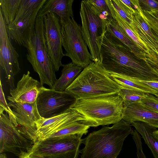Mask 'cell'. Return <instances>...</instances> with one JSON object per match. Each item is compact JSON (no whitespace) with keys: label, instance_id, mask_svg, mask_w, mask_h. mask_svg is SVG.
Here are the masks:
<instances>
[{"label":"cell","instance_id":"obj_1","mask_svg":"<svg viewBox=\"0 0 158 158\" xmlns=\"http://www.w3.org/2000/svg\"><path fill=\"white\" fill-rule=\"evenodd\" d=\"M101 53V65L110 73L141 81H158V73L147 60L137 57L119 40L106 31Z\"/></svg>","mask_w":158,"mask_h":158},{"label":"cell","instance_id":"obj_2","mask_svg":"<svg viewBox=\"0 0 158 158\" xmlns=\"http://www.w3.org/2000/svg\"><path fill=\"white\" fill-rule=\"evenodd\" d=\"M131 124L122 119L111 127L104 126L84 138L81 158H117L126 138L133 130Z\"/></svg>","mask_w":158,"mask_h":158},{"label":"cell","instance_id":"obj_3","mask_svg":"<svg viewBox=\"0 0 158 158\" xmlns=\"http://www.w3.org/2000/svg\"><path fill=\"white\" fill-rule=\"evenodd\" d=\"M70 108L84 118L90 127L114 124L122 119L123 102L118 94L89 98H77Z\"/></svg>","mask_w":158,"mask_h":158},{"label":"cell","instance_id":"obj_4","mask_svg":"<svg viewBox=\"0 0 158 158\" xmlns=\"http://www.w3.org/2000/svg\"><path fill=\"white\" fill-rule=\"evenodd\" d=\"M123 88L101 64L93 61L83 69L65 91L77 98H89L118 94Z\"/></svg>","mask_w":158,"mask_h":158},{"label":"cell","instance_id":"obj_5","mask_svg":"<svg viewBox=\"0 0 158 158\" xmlns=\"http://www.w3.org/2000/svg\"><path fill=\"white\" fill-rule=\"evenodd\" d=\"M23 46L27 50V59L39 74L41 83L52 89L57 79L45 43L44 17H37L33 35Z\"/></svg>","mask_w":158,"mask_h":158},{"label":"cell","instance_id":"obj_6","mask_svg":"<svg viewBox=\"0 0 158 158\" xmlns=\"http://www.w3.org/2000/svg\"><path fill=\"white\" fill-rule=\"evenodd\" d=\"M80 14L82 35L93 61L101 64V47L108 23L88 0L81 1Z\"/></svg>","mask_w":158,"mask_h":158},{"label":"cell","instance_id":"obj_7","mask_svg":"<svg viewBox=\"0 0 158 158\" xmlns=\"http://www.w3.org/2000/svg\"><path fill=\"white\" fill-rule=\"evenodd\" d=\"M83 134L37 140L26 152L27 156L46 158H78Z\"/></svg>","mask_w":158,"mask_h":158},{"label":"cell","instance_id":"obj_8","mask_svg":"<svg viewBox=\"0 0 158 158\" xmlns=\"http://www.w3.org/2000/svg\"><path fill=\"white\" fill-rule=\"evenodd\" d=\"M60 23L65 56L69 57L73 63L85 68L93 61L83 38L81 27L74 18Z\"/></svg>","mask_w":158,"mask_h":158},{"label":"cell","instance_id":"obj_9","mask_svg":"<svg viewBox=\"0 0 158 158\" xmlns=\"http://www.w3.org/2000/svg\"><path fill=\"white\" fill-rule=\"evenodd\" d=\"M77 97L70 93L60 92L43 86L38 94L36 102L40 116L48 119L58 116L70 109Z\"/></svg>","mask_w":158,"mask_h":158},{"label":"cell","instance_id":"obj_10","mask_svg":"<svg viewBox=\"0 0 158 158\" xmlns=\"http://www.w3.org/2000/svg\"><path fill=\"white\" fill-rule=\"evenodd\" d=\"M4 112L0 110V153L9 152L23 158L34 143L20 133Z\"/></svg>","mask_w":158,"mask_h":158},{"label":"cell","instance_id":"obj_11","mask_svg":"<svg viewBox=\"0 0 158 158\" xmlns=\"http://www.w3.org/2000/svg\"><path fill=\"white\" fill-rule=\"evenodd\" d=\"M8 105L16 120L17 128L21 133L34 143L38 139L37 130L43 119L38 112L36 102L32 103L19 102L7 97Z\"/></svg>","mask_w":158,"mask_h":158},{"label":"cell","instance_id":"obj_12","mask_svg":"<svg viewBox=\"0 0 158 158\" xmlns=\"http://www.w3.org/2000/svg\"><path fill=\"white\" fill-rule=\"evenodd\" d=\"M44 33L47 50L56 71L62 66L63 53L61 25L59 16L50 12L44 17Z\"/></svg>","mask_w":158,"mask_h":158},{"label":"cell","instance_id":"obj_13","mask_svg":"<svg viewBox=\"0 0 158 158\" xmlns=\"http://www.w3.org/2000/svg\"><path fill=\"white\" fill-rule=\"evenodd\" d=\"M19 56L8 35L6 25L0 11V67L11 89L15 88L14 77L21 71Z\"/></svg>","mask_w":158,"mask_h":158},{"label":"cell","instance_id":"obj_14","mask_svg":"<svg viewBox=\"0 0 158 158\" xmlns=\"http://www.w3.org/2000/svg\"><path fill=\"white\" fill-rule=\"evenodd\" d=\"M84 119L81 115L70 108L58 116L44 118L37 127L38 140L47 139L65 126L74 122H81Z\"/></svg>","mask_w":158,"mask_h":158},{"label":"cell","instance_id":"obj_15","mask_svg":"<svg viewBox=\"0 0 158 158\" xmlns=\"http://www.w3.org/2000/svg\"><path fill=\"white\" fill-rule=\"evenodd\" d=\"M28 71L17 83L15 88L10 89V96L15 101L21 103H32L36 102L41 89L44 86L30 76Z\"/></svg>","mask_w":158,"mask_h":158},{"label":"cell","instance_id":"obj_16","mask_svg":"<svg viewBox=\"0 0 158 158\" xmlns=\"http://www.w3.org/2000/svg\"><path fill=\"white\" fill-rule=\"evenodd\" d=\"M122 119L130 124L134 122L140 121L158 128V112L146 106L140 102L123 104Z\"/></svg>","mask_w":158,"mask_h":158},{"label":"cell","instance_id":"obj_17","mask_svg":"<svg viewBox=\"0 0 158 158\" xmlns=\"http://www.w3.org/2000/svg\"><path fill=\"white\" fill-rule=\"evenodd\" d=\"M140 8V6L137 10L133 12L131 28L136 35L148 49L150 57L147 61L149 63L156 56H158V41L141 16L139 11Z\"/></svg>","mask_w":158,"mask_h":158},{"label":"cell","instance_id":"obj_18","mask_svg":"<svg viewBox=\"0 0 158 158\" xmlns=\"http://www.w3.org/2000/svg\"><path fill=\"white\" fill-rule=\"evenodd\" d=\"M38 12L17 20L6 25L8 35L10 39L19 46L30 39L34 32L35 21Z\"/></svg>","mask_w":158,"mask_h":158},{"label":"cell","instance_id":"obj_19","mask_svg":"<svg viewBox=\"0 0 158 158\" xmlns=\"http://www.w3.org/2000/svg\"><path fill=\"white\" fill-rule=\"evenodd\" d=\"M74 0H47L40 10L37 17H44L53 12L58 15L60 21L73 18L72 8Z\"/></svg>","mask_w":158,"mask_h":158},{"label":"cell","instance_id":"obj_20","mask_svg":"<svg viewBox=\"0 0 158 158\" xmlns=\"http://www.w3.org/2000/svg\"><path fill=\"white\" fill-rule=\"evenodd\" d=\"M106 31L119 40L137 57L147 60L145 53L137 47L115 19L111 20L107 24Z\"/></svg>","mask_w":158,"mask_h":158},{"label":"cell","instance_id":"obj_21","mask_svg":"<svg viewBox=\"0 0 158 158\" xmlns=\"http://www.w3.org/2000/svg\"><path fill=\"white\" fill-rule=\"evenodd\" d=\"M61 75L52 89L60 92L65 91L83 70L81 67L72 62L63 64Z\"/></svg>","mask_w":158,"mask_h":158},{"label":"cell","instance_id":"obj_22","mask_svg":"<svg viewBox=\"0 0 158 158\" xmlns=\"http://www.w3.org/2000/svg\"><path fill=\"white\" fill-rule=\"evenodd\" d=\"M131 124L141 135L154 158H158V139L154 134L156 128L140 121L134 122Z\"/></svg>","mask_w":158,"mask_h":158},{"label":"cell","instance_id":"obj_23","mask_svg":"<svg viewBox=\"0 0 158 158\" xmlns=\"http://www.w3.org/2000/svg\"><path fill=\"white\" fill-rule=\"evenodd\" d=\"M110 73L112 78L123 88L155 96L158 94V91L138 80L120 75Z\"/></svg>","mask_w":158,"mask_h":158},{"label":"cell","instance_id":"obj_24","mask_svg":"<svg viewBox=\"0 0 158 158\" xmlns=\"http://www.w3.org/2000/svg\"><path fill=\"white\" fill-rule=\"evenodd\" d=\"M21 0H0V11L6 25L11 24L17 14Z\"/></svg>","mask_w":158,"mask_h":158},{"label":"cell","instance_id":"obj_25","mask_svg":"<svg viewBox=\"0 0 158 158\" xmlns=\"http://www.w3.org/2000/svg\"><path fill=\"white\" fill-rule=\"evenodd\" d=\"M90 127L80 121L69 123L50 135L48 138L62 137L77 134L86 135Z\"/></svg>","mask_w":158,"mask_h":158},{"label":"cell","instance_id":"obj_26","mask_svg":"<svg viewBox=\"0 0 158 158\" xmlns=\"http://www.w3.org/2000/svg\"><path fill=\"white\" fill-rule=\"evenodd\" d=\"M115 20L124 29L127 34L137 47L146 54L147 60L150 57L148 49L136 35L130 25L115 11Z\"/></svg>","mask_w":158,"mask_h":158},{"label":"cell","instance_id":"obj_27","mask_svg":"<svg viewBox=\"0 0 158 158\" xmlns=\"http://www.w3.org/2000/svg\"><path fill=\"white\" fill-rule=\"evenodd\" d=\"M108 22L115 19V10L111 0H88Z\"/></svg>","mask_w":158,"mask_h":158},{"label":"cell","instance_id":"obj_28","mask_svg":"<svg viewBox=\"0 0 158 158\" xmlns=\"http://www.w3.org/2000/svg\"><path fill=\"white\" fill-rule=\"evenodd\" d=\"M115 11L130 25L132 24L133 12L121 0H111Z\"/></svg>","mask_w":158,"mask_h":158},{"label":"cell","instance_id":"obj_29","mask_svg":"<svg viewBox=\"0 0 158 158\" xmlns=\"http://www.w3.org/2000/svg\"><path fill=\"white\" fill-rule=\"evenodd\" d=\"M118 94L122 98L123 104L140 102L146 96L145 93L137 91L123 88Z\"/></svg>","mask_w":158,"mask_h":158},{"label":"cell","instance_id":"obj_30","mask_svg":"<svg viewBox=\"0 0 158 158\" xmlns=\"http://www.w3.org/2000/svg\"><path fill=\"white\" fill-rule=\"evenodd\" d=\"M0 110L6 112L10 120L17 127V124L12 111L6 102L3 90L1 81L0 82Z\"/></svg>","mask_w":158,"mask_h":158},{"label":"cell","instance_id":"obj_31","mask_svg":"<svg viewBox=\"0 0 158 158\" xmlns=\"http://www.w3.org/2000/svg\"><path fill=\"white\" fill-rule=\"evenodd\" d=\"M139 11L142 17L149 27L158 34V19L148 11L143 10L141 8Z\"/></svg>","mask_w":158,"mask_h":158},{"label":"cell","instance_id":"obj_32","mask_svg":"<svg viewBox=\"0 0 158 158\" xmlns=\"http://www.w3.org/2000/svg\"><path fill=\"white\" fill-rule=\"evenodd\" d=\"M140 102L144 106L158 112V99L153 95L146 94Z\"/></svg>","mask_w":158,"mask_h":158},{"label":"cell","instance_id":"obj_33","mask_svg":"<svg viewBox=\"0 0 158 158\" xmlns=\"http://www.w3.org/2000/svg\"><path fill=\"white\" fill-rule=\"evenodd\" d=\"M131 135L137 148V158H146L143 152L141 137L140 134L135 129L133 130Z\"/></svg>","mask_w":158,"mask_h":158},{"label":"cell","instance_id":"obj_34","mask_svg":"<svg viewBox=\"0 0 158 158\" xmlns=\"http://www.w3.org/2000/svg\"><path fill=\"white\" fill-rule=\"evenodd\" d=\"M143 10L151 11L158 10V1L154 0H138Z\"/></svg>","mask_w":158,"mask_h":158},{"label":"cell","instance_id":"obj_35","mask_svg":"<svg viewBox=\"0 0 158 158\" xmlns=\"http://www.w3.org/2000/svg\"><path fill=\"white\" fill-rule=\"evenodd\" d=\"M158 91V81H147L139 80Z\"/></svg>","mask_w":158,"mask_h":158},{"label":"cell","instance_id":"obj_36","mask_svg":"<svg viewBox=\"0 0 158 158\" xmlns=\"http://www.w3.org/2000/svg\"><path fill=\"white\" fill-rule=\"evenodd\" d=\"M153 67L155 69H158V56H156L153 63Z\"/></svg>","mask_w":158,"mask_h":158},{"label":"cell","instance_id":"obj_37","mask_svg":"<svg viewBox=\"0 0 158 158\" xmlns=\"http://www.w3.org/2000/svg\"><path fill=\"white\" fill-rule=\"evenodd\" d=\"M149 13L151 14L154 16L158 19V10H152L151 11H148Z\"/></svg>","mask_w":158,"mask_h":158},{"label":"cell","instance_id":"obj_38","mask_svg":"<svg viewBox=\"0 0 158 158\" xmlns=\"http://www.w3.org/2000/svg\"><path fill=\"white\" fill-rule=\"evenodd\" d=\"M151 31H152L153 35H154L155 38L158 41V34L156 33L155 31L152 29H151Z\"/></svg>","mask_w":158,"mask_h":158},{"label":"cell","instance_id":"obj_39","mask_svg":"<svg viewBox=\"0 0 158 158\" xmlns=\"http://www.w3.org/2000/svg\"><path fill=\"white\" fill-rule=\"evenodd\" d=\"M154 134L155 136L158 139V130H156L154 132Z\"/></svg>","mask_w":158,"mask_h":158},{"label":"cell","instance_id":"obj_40","mask_svg":"<svg viewBox=\"0 0 158 158\" xmlns=\"http://www.w3.org/2000/svg\"><path fill=\"white\" fill-rule=\"evenodd\" d=\"M31 158H46L43 157L38 156H30Z\"/></svg>","mask_w":158,"mask_h":158},{"label":"cell","instance_id":"obj_41","mask_svg":"<svg viewBox=\"0 0 158 158\" xmlns=\"http://www.w3.org/2000/svg\"><path fill=\"white\" fill-rule=\"evenodd\" d=\"M24 158H31V157L30 156H29L26 157Z\"/></svg>","mask_w":158,"mask_h":158},{"label":"cell","instance_id":"obj_42","mask_svg":"<svg viewBox=\"0 0 158 158\" xmlns=\"http://www.w3.org/2000/svg\"><path fill=\"white\" fill-rule=\"evenodd\" d=\"M155 97H156V98L158 99V94L156 95L155 96Z\"/></svg>","mask_w":158,"mask_h":158},{"label":"cell","instance_id":"obj_43","mask_svg":"<svg viewBox=\"0 0 158 158\" xmlns=\"http://www.w3.org/2000/svg\"><path fill=\"white\" fill-rule=\"evenodd\" d=\"M157 72L158 73V69H155Z\"/></svg>","mask_w":158,"mask_h":158}]
</instances>
